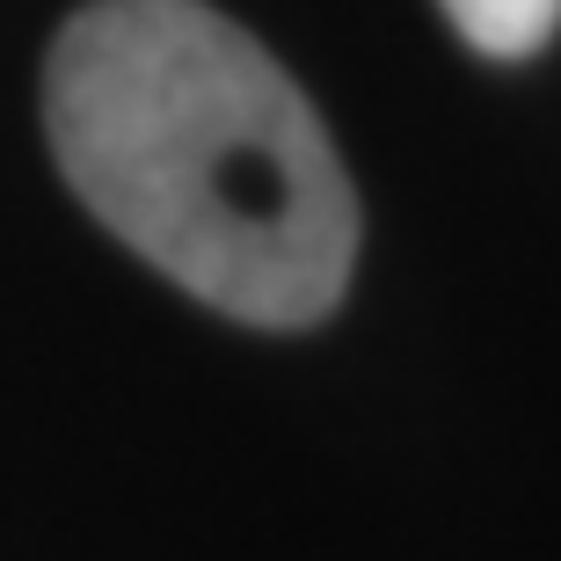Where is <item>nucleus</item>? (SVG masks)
I'll return each instance as SVG.
<instances>
[{
    "instance_id": "f03ea898",
    "label": "nucleus",
    "mask_w": 561,
    "mask_h": 561,
    "mask_svg": "<svg viewBox=\"0 0 561 561\" xmlns=\"http://www.w3.org/2000/svg\"><path fill=\"white\" fill-rule=\"evenodd\" d=\"M437 8L489 59H533L561 30V0H437Z\"/></svg>"
},
{
    "instance_id": "f257e3e1",
    "label": "nucleus",
    "mask_w": 561,
    "mask_h": 561,
    "mask_svg": "<svg viewBox=\"0 0 561 561\" xmlns=\"http://www.w3.org/2000/svg\"><path fill=\"white\" fill-rule=\"evenodd\" d=\"M59 175L205 307L307 329L357 263V190L285 66L205 0H88L44 66Z\"/></svg>"
}]
</instances>
